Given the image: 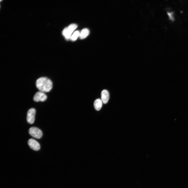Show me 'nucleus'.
I'll return each mask as SVG.
<instances>
[{"instance_id":"f257e3e1","label":"nucleus","mask_w":188,"mask_h":188,"mask_svg":"<svg viewBox=\"0 0 188 188\" xmlns=\"http://www.w3.org/2000/svg\"><path fill=\"white\" fill-rule=\"evenodd\" d=\"M36 85L40 91L44 92H49L52 87V81L45 77H41L36 81Z\"/></svg>"},{"instance_id":"f03ea898","label":"nucleus","mask_w":188,"mask_h":188,"mask_svg":"<svg viewBox=\"0 0 188 188\" xmlns=\"http://www.w3.org/2000/svg\"><path fill=\"white\" fill-rule=\"evenodd\" d=\"M77 27V25L75 24H72L63 30L62 34L66 39H70L72 33Z\"/></svg>"},{"instance_id":"7ed1b4c3","label":"nucleus","mask_w":188,"mask_h":188,"mask_svg":"<svg viewBox=\"0 0 188 188\" xmlns=\"http://www.w3.org/2000/svg\"><path fill=\"white\" fill-rule=\"evenodd\" d=\"M29 133L32 137L38 139L40 138L43 135L42 131L38 128L35 127H31L29 130Z\"/></svg>"},{"instance_id":"20e7f679","label":"nucleus","mask_w":188,"mask_h":188,"mask_svg":"<svg viewBox=\"0 0 188 188\" xmlns=\"http://www.w3.org/2000/svg\"><path fill=\"white\" fill-rule=\"evenodd\" d=\"M36 110L34 108H31L28 111L27 113V122L30 124H33L35 120Z\"/></svg>"},{"instance_id":"39448f33","label":"nucleus","mask_w":188,"mask_h":188,"mask_svg":"<svg viewBox=\"0 0 188 188\" xmlns=\"http://www.w3.org/2000/svg\"><path fill=\"white\" fill-rule=\"evenodd\" d=\"M47 98L46 95L44 92L40 91L37 92L33 97L34 100L36 102H43Z\"/></svg>"},{"instance_id":"423d86ee","label":"nucleus","mask_w":188,"mask_h":188,"mask_svg":"<svg viewBox=\"0 0 188 188\" xmlns=\"http://www.w3.org/2000/svg\"><path fill=\"white\" fill-rule=\"evenodd\" d=\"M28 143L30 148L34 150H38L40 148L39 144L33 139H30L28 141Z\"/></svg>"},{"instance_id":"0eeeda50","label":"nucleus","mask_w":188,"mask_h":188,"mask_svg":"<svg viewBox=\"0 0 188 188\" xmlns=\"http://www.w3.org/2000/svg\"><path fill=\"white\" fill-rule=\"evenodd\" d=\"M109 98L108 92L106 90L102 91L101 93V100L103 103L106 104L107 103Z\"/></svg>"},{"instance_id":"6e6552de","label":"nucleus","mask_w":188,"mask_h":188,"mask_svg":"<svg viewBox=\"0 0 188 188\" xmlns=\"http://www.w3.org/2000/svg\"><path fill=\"white\" fill-rule=\"evenodd\" d=\"M89 34V31L87 28H85L81 30L80 33L79 37L81 39H83L87 37Z\"/></svg>"},{"instance_id":"1a4fd4ad","label":"nucleus","mask_w":188,"mask_h":188,"mask_svg":"<svg viewBox=\"0 0 188 188\" xmlns=\"http://www.w3.org/2000/svg\"><path fill=\"white\" fill-rule=\"evenodd\" d=\"M102 102L100 99H97L94 101V106L95 109L97 110H99L102 106Z\"/></svg>"},{"instance_id":"9d476101","label":"nucleus","mask_w":188,"mask_h":188,"mask_svg":"<svg viewBox=\"0 0 188 188\" xmlns=\"http://www.w3.org/2000/svg\"><path fill=\"white\" fill-rule=\"evenodd\" d=\"M80 32L78 31H75L71 36L70 39L73 41L76 40L78 37L79 36Z\"/></svg>"}]
</instances>
